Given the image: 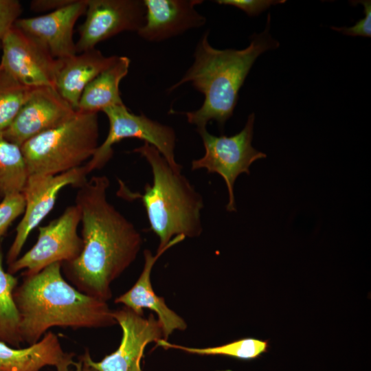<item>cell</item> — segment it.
Listing matches in <instances>:
<instances>
[{
    "instance_id": "1",
    "label": "cell",
    "mask_w": 371,
    "mask_h": 371,
    "mask_svg": "<svg viewBox=\"0 0 371 371\" xmlns=\"http://www.w3.org/2000/svg\"><path fill=\"white\" fill-rule=\"evenodd\" d=\"M109 186L106 176L98 175L78 188L83 247L76 259L62 263L75 288L105 302L111 283L135 261L143 243L135 225L109 201Z\"/></svg>"
},
{
    "instance_id": "2",
    "label": "cell",
    "mask_w": 371,
    "mask_h": 371,
    "mask_svg": "<svg viewBox=\"0 0 371 371\" xmlns=\"http://www.w3.org/2000/svg\"><path fill=\"white\" fill-rule=\"evenodd\" d=\"M23 342L32 345L54 326L98 328L117 324L107 302L78 291L62 275V263L24 276L14 291Z\"/></svg>"
},
{
    "instance_id": "3",
    "label": "cell",
    "mask_w": 371,
    "mask_h": 371,
    "mask_svg": "<svg viewBox=\"0 0 371 371\" xmlns=\"http://www.w3.org/2000/svg\"><path fill=\"white\" fill-rule=\"evenodd\" d=\"M270 14L265 30L251 36L249 46L243 49H218L209 43V32L198 41L194 62L183 76L168 89L172 91L184 83L191 82L204 95L201 106L196 111L181 113L196 131L206 128L216 121L223 128L238 102V92L256 58L263 52L279 47L269 30Z\"/></svg>"
},
{
    "instance_id": "4",
    "label": "cell",
    "mask_w": 371,
    "mask_h": 371,
    "mask_svg": "<svg viewBox=\"0 0 371 371\" xmlns=\"http://www.w3.org/2000/svg\"><path fill=\"white\" fill-rule=\"evenodd\" d=\"M148 163L153 175L144 193L132 192L121 183L119 195L139 199L145 208L150 229L159 240L157 251L200 236L203 231V196L181 172L174 170L161 153L147 142L133 150Z\"/></svg>"
},
{
    "instance_id": "5",
    "label": "cell",
    "mask_w": 371,
    "mask_h": 371,
    "mask_svg": "<svg viewBox=\"0 0 371 371\" xmlns=\"http://www.w3.org/2000/svg\"><path fill=\"white\" fill-rule=\"evenodd\" d=\"M98 138V113L77 111L67 122L20 147L28 175H56L82 166L95 153Z\"/></svg>"
},
{
    "instance_id": "6",
    "label": "cell",
    "mask_w": 371,
    "mask_h": 371,
    "mask_svg": "<svg viewBox=\"0 0 371 371\" xmlns=\"http://www.w3.org/2000/svg\"><path fill=\"white\" fill-rule=\"evenodd\" d=\"M254 120L255 114L251 113L244 128L230 137L212 135L206 128L197 131L202 139L205 154L192 161L191 169H205L209 174L216 173L222 177L229 195L226 210L230 212L236 211L234 186L237 177L243 173L249 175L250 166L267 157L251 145Z\"/></svg>"
},
{
    "instance_id": "7",
    "label": "cell",
    "mask_w": 371,
    "mask_h": 371,
    "mask_svg": "<svg viewBox=\"0 0 371 371\" xmlns=\"http://www.w3.org/2000/svg\"><path fill=\"white\" fill-rule=\"evenodd\" d=\"M102 111L109 120V130L104 142L84 165L88 174L102 169L113 157V146L125 138H137L150 144L174 170L181 172L182 166L175 159L176 134L171 126L153 120L143 113L135 115L124 104L107 107Z\"/></svg>"
},
{
    "instance_id": "8",
    "label": "cell",
    "mask_w": 371,
    "mask_h": 371,
    "mask_svg": "<svg viewBox=\"0 0 371 371\" xmlns=\"http://www.w3.org/2000/svg\"><path fill=\"white\" fill-rule=\"evenodd\" d=\"M81 221L79 207L68 206L62 214L45 226H39L36 243L8 267L10 273L25 270L23 276L36 274L56 262H69L80 254L83 242L78 234Z\"/></svg>"
},
{
    "instance_id": "9",
    "label": "cell",
    "mask_w": 371,
    "mask_h": 371,
    "mask_svg": "<svg viewBox=\"0 0 371 371\" xmlns=\"http://www.w3.org/2000/svg\"><path fill=\"white\" fill-rule=\"evenodd\" d=\"M87 175L85 166H82L56 175H28L21 192L25 202V210L7 254L8 265L19 257L30 233L54 208L61 190L69 186L79 188L87 180Z\"/></svg>"
},
{
    "instance_id": "10",
    "label": "cell",
    "mask_w": 371,
    "mask_h": 371,
    "mask_svg": "<svg viewBox=\"0 0 371 371\" xmlns=\"http://www.w3.org/2000/svg\"><path fill=\"white\" fill-rule=\"evenodd\" d=\"M86 17L78 27L77 53L123 32H137L145 21L146 8L141 0H87Z\"/></svg>"
},
{
    "instance_id": "11",
    "label": "cell",
    "mask_w": 371,
    "mask_h": 371,
    "mask_svg": "<svg viewBox=\"0 0 371 371\" xmlns=\"http://www.w3.org/2000/svg\"><path fill=\"white\" fill-rule=\"evenodd\" d=\"M0 67L22 85L30 87L55 89L61 60L54 58L45 48L14 25L1 39Z\"/></svg>"
},
{
    "instance_id": "12",
    "label": "cell",
    "mask_w": 371,
    "mask_h": 371,
    "mask_svg": "<svg viewBox=\"0 0 371 371\" xmlns=\"http://www.w3.org/2000/svg\"><path fill=\"white\" fill-rule=\"evenodd\" d=\"M113 316L122 331L117 349L98 362L91 359L88 350L82 357L97 371H142L141 360L145 347L163 339L158 319L153 313L144 317L125 306L113 311Z\"/></svg>"
},
{
    "instance_id": "13",
    "label": "cell",
    "mask_w": 371,
    "mask_h": 371,
    "mask_svg": "<svg viewBox=\"0 0 371 371\" xmlns=\"http://www.w3.org/2000/svg\"><path fill=\"white\" fill-rule=\"evenodd\" d=\"M76 112L56 89L32 88L27 100L2 138L21 147L34 137L67 122Z\"/></svg>"
},
{
    "instance_id": "14",
    "label": "cell",
    "mask_w": 371,
    "mask_h": 371,
    "mask_svg": "<svg viewBox=\"0 0 371 371\" xmlns=\"http://www.w3.org/2000/svg\"><path fill=\"white\" fill-rule=\"evenodd\" d=\"M87 0L71 3L44 15L19 19L14 26L45 48L54 58L77 54L73 33L78 18L85 14Z\"/></svg>"
},
{
    "instance_id": "15",
    "label": "cell",
    "mask_w": 371,
    "mask_h": 371,
    "mask_svg": "<svg viewBox=\"0 0 371 371\" xmlns=\"http://www.w3.org/2000/svg\"><path fill=\"white\" fill-rule=\"evenodd\" d=\"M145 21L137 31L143 39L160 42L199 27L206 19L195 9L201 0H144Z\"/></svg>"
},
{
    "instance_id": "16",
    "label": "cell",
    "mask_w": 371,
    "mask_h": 371,
    "mask_svg": "<svg viewBox=\"0 0 371 371\" xmlns=\"http://www.w3.org/2000/svg\"><path fill=\"white\" fill-rule=\"evenodd\" d=\"M170 248L166 247L157 251L155 255L149 249H145L144 265L137 280L128 291L115 300V303L122 304L139 315H144V308H149L155 313L162 328L163 339L165 340H167L175 330H184L187 328L183 319L166 305L164 297L155 293L151 284L150 274L154 265Z\"/></svg>"
},
{
    "instance_id": "17",
    "label": "cell",
    "mask_w": 371,
    "mask_h": 371,
    "mask_svg": "<svg viewBox=\"0 0 371 371\" xmlns=\"http://www.w3.org/2000/svg\"><path fill=\"white\" fill-rule=\"evenodd\" d=\"M118 56H106L96 48L61 60L55 89L77 111L81 95L87 86Z\"/></svg>"
},
{
    "instance_id": "18",
    "label": "cell",
    "mask_w": 371,
    "mask_h": 371,
    "mask_svg": "<svg viewBox=\"0 0 371 371\" xmlns=\"http://www.w3.org/2000/svg\"><path fill=\"white\" fill-rule=\"evenodd\" d=\"M70 355L63 351L58 336L52 331L25 348H12L0 341V371H40L48 366L56 368Z\"/></svg>"
},
{
    "instance_id": "19",
    "label": "cell",
    "mask_w": 371,
    "mask_h": 371,
    "mask_svg": "<svg viewBox=\"0 0 371 371\" xmlns=\"http://www.w3.org/2000/svg\"><path fill=\"white\" fill-rule=\"evenodd\" d=\"M131 60L118 56L115 62L95 78L84 89L77 111L98 113L104 109L122 104L120 84L127 75Z\"/></svg>"
},
{
    "instance_id": "20",
    "label": "cell",
    "mask_w": 371,
    "mask_h": 371,
    "mask_svg": "<svg viewBox=\"0 0 371 371\" xmlns=\"http://www.w3.org/2000/svg\"><path fill=\"white\" fill-rule=\"evenodd\" d=\"M17 284V278L3 269L0 248V341L14 348H19L23 342L19 314L14 300Z\"/></svg>"
},
{
    "instance_id": "21",
    "label": "cell",
    "mask_w": 371,
    "mask_h": 371,
    "mask_svg": "<svg viewBox=\"0 0 371 371\" xmlns=\"http://www.w3.org/2000/svg\"><path fill=\"white\" fill-rule=\"evenodd\" d=\"M156 344L165 349H177L188 353L199 355H219L239 360L251 361L260 358L268 352L269 341L254 337H246L232 342L207 348H190L168 342L164 339Z\"/></svg>"
},
{
    "instance_id": "22",
    "label": "cell",
    "mask_w": 371,
    "mask_h": 371,
    "mask_svg": "<svg viewBox=\"0 0 371 371\" xmlns=\"http://www.w3.org/2000/svg\"><path fill=\"white\" fill-rule=\"evenodd\" d=\"M27 177L21 148L0 138V199L21 193Z\"/></svg>"
},
{
    "instance_id": "23",
    "label": "cell",
    "mask_w": 371,
    "mask_h": 371,
    "mask_svg": "<svg viewBox=\"0 0 371 371\" xmlns=\"http://www.w3.org/2000/svg\"><path fill=\"white\" fill-rule=\"evenodd\" d=\"M31 89L0 67V138L16 117Z\"/></svg>"
},
{
    "instance_id": "24",
    "label": "cell",
    "mask_w": 371,
    "mask_h": 371,
    "mask_svg": "<svg viewBox=\"0 0 371 371\" xmlns=\"http://www.w3.org/2000/svg\"><path fill=\"white\" fill-rule=\"evenodd\" d=\"M25 202L22 193L8 195L0 201V238L12 223L25 210Z\"/></svg>"
},
{
    "instance_id": "25",
    "label": "cell",
    "mask_w": 371,
    "mask_h": 371,
    "mask_svg": "<svg viewBox=\"0 0 371 371\" xmlns=\"http://www.w3.org/2000/svg\"><path fill=\"white\" fill-rule=\"evenodd\" d=\"M22 7L16 0H0V41L19 19Z\"/></svg>"
},
{
    "instance_id": "26",
    "label": "cell",
    "mask_w": 371,
    "mask_h": 371,
    "mask_svg": "<svg viewBox=\"0 0 371 371\" xmlns=\"http://www.w3.org/2000/svg\"><path fill=\"white\" fill-rule=\"evenodd\" d=\"M361 3L364 8L365 16L359 19L355 25L352 27H333L330 28L344 35L350 36L371 37V1L370 0H363L355 1Z\"/></svg>"
},
{
    "instance_id": "27",
    "label": "cell",
    "mask_w": 371,
    "mask_h": 371,
    "mask_svg": "<svg viewBox=\"0 0 371 371\" xmlns=\"http://www.w3.org/2000/svg\"><path fill=\"white\" fill-rule=\"evenodd\" d=\"M284 0H217L218 4L234 6L244 11L249 16H256L271 5L284 3Z\"/></svg>"
},
{
    "instance_id": "28",
    "label": "cell",
    "mask_w": 371,
    "mask_h": 371,
    "mask_svg": "<svg viewBox=\"0 0 371 371\" xmlns=\"http://www.w3.org/2000/svg\"><path fill=\"white\" fill-rule=\"evenodd\" d=\"M74 0H34L30 3V9L34 12H44L60 9L71 3Z\"/></svg>"
},
{
    "instance_id": "29",
    "label": "cell",
    "mask_w": 371,
    "mask_h": 371,
    "mask_svg": "<svg viewBox=\"0 0 371 371\" xmlns=\"http://www.w3.org/2000/svg\"><path fill=\"white\" fill-rule=\"evenodd\" d=\"M74 366H75L74 371H97L88 365L82 355L78 358V361L75 362Z\"/></svg>"
},
{
    "instance_id": "30",
    "label": "cell",
    "mask_w": 371,
    "mask_h": 371,
    "mask_svg": "<svg viewBox=\"0 0 371 371\" xmlns=\"http://www.w3.org/2000/svg\"><path fill=\"white\" fill-rule=\"evenodd\" d=\"M73 357L74 354L71 353L66 360L56 367V371H74L70 369V366H74L75 363Z\"/></svg>"
}]
</instances>
